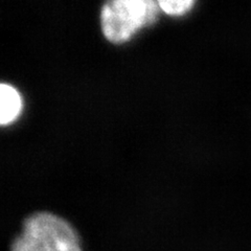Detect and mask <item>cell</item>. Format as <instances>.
Instances as JSON below:
<instances>
[{"mask_svg": "<svg viewBox=\"0 0 251 251\" xmlns=\"http://www.w3.org/2000/svg\"><path fill=\"white\" fill-rule=\"evenodd\" d=\"M158 7L156 0H107L100 16L107 40L128 41L140 28L156 21Z\"/></svg>", "mask_w": 251, "mask_h": 251, "instance_id": "obj_1", "label": "cell"}, {"mask_svg": "<svg viewBox=\"0 0 251 251\" xmlns=\"http://www.w3.org/2000/svg\"><path fill=\"white\" fill-rule=\"evenodd\" d=\"M23 232L42 241L50 251H82L75 229L64 219L56 215H31L25 221Z\"/></svg>", "mask_w": 251, "mask_h": 251, "instance_id": "obj_2", "label": "cell"}, {"mask_svg": "<svg viewBox=\"0 0 251 251\" xmlns=\"http://www.w3.org/2000/svg\"><path fill=\"white\" fill-rule=\"evenodd\" d=\"M0 99H1V112L0 122L1 125H7L16 120L21 111L22 101L18 91L6 84H1L0 87Z\"/></svg>", "mask_w": 251, "mask_h": 251, "instance_id": "obj_3", "label": "cell"}, {"mask_svg": "<svg viewBox=\"0 0 251 251\" xmlns=\"http://www.w3.org/2000/svg\"><path fill=\"white\" fill-rule=\"evenodd\" d=\"M12 251H50L42 241L23 232L12 245Z\"/></svg>", "mask_w": 251, "mask_h": 251, "instance_id": "obj_4", "label": "cell"}]
</instances>
